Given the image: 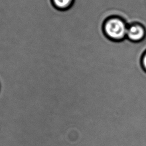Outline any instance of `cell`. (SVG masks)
<instances>
[{"instance_id":"cell-1","label":"cell","mask_w":146,"mask_h":146,"mask_svg":"<svg viewBox=\"0 0 146 146\" xmlns=\"http://www.w3.org/2000/svg\"><path fill=\"white\" fill-rule=\"evenodd\" d=\"M128 25L121 18L113 16L106 20L103 31L106 36L114 41H120L126 38Z\"/></svg>"},{"instance_id":"cell-2","label":"cell","mask_w":146,"mask_h":146,"mask_svg":"<svg viewBox=\"0 0 146 146\" xmlns=\"http://www.w3.org/2000/svg\"><path fill=\"white\" fill-rule=\"evenodd\" d=\"M146 36V30L139 23H134L128 26L126 38L130 41L137 43L142 41Z\"/></svg>"},{"instance_id":"cell-3","label":"cell","mask_w":146,"mask_h":146,"mask_svg":"<svg viewBox=\"0 0 146 146\" xmlns=\"http://www.w3.org/2000/svg\"><path fill=\"white\" fill-rule=\"evenodd\" d=\"M74 0H52L53 5L58 9L64 10L70 8Z\"/></svg>"},{"instance_id":"cell-4","label":"cell","mask_w":146,"mask_h":146,"mask_svg":"<svg viewBox=\"0 0 146 146\" xmlns=\"http://www.w3.org/2000/svg\"><path fill=\"white\" fill-rule=\"evenodd\" d=\"M141 65L143 69L146 71V51L143 54L141 58Z\"/></svg>"}]
</instances>
